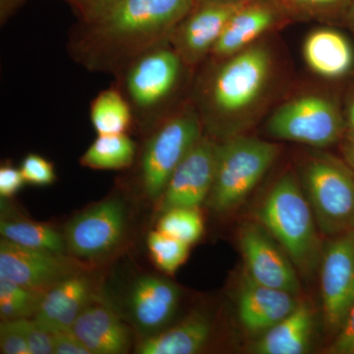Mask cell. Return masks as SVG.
Here are the masks:
<instances>
[{
  "label": "cell",
  "instance_id": "6da1fadb",
  "mask_svg": "<svg viewBox=\"0 0 354 354\" xmlns=\"http://www.w3.org/2000/svg\"><path fill=\"white\" fill-rule=\"evenodd\" d=\"M196 0H120L91 22L70 32V57L91 72L120 73L140 55L169 41Z\"/></svg>",
  "mask_w": 354,
  "mask_h": 354
},
{
  "label": "cell",
  "instance_id": "7a4b0ae2",
  "mask_svg": "<svg viewBox=\"0 0 354 354\" xmlns=\"http://www.w3.org/2000/svg\"><path fill=\"white\" fill-rule=\"evenodd\" d=\"M258 218L304 276L315 274L322 261L315 216L304 188L286 174L274 183L258 211Z\"/></svg>",
  "mask_w": 354,
  "mask_h": 354
},
{
  "label": "cell",
  "instance_id": "3957f363",
  "mask_svg": "<svg viewBox=\"0 0 354 354\" xmlns=\"http://www.w3.org/2000/svg\"><path fill=\"white\" fill-rule=\"evenodd\" d=\"M184 62L169 41L153 46L116 75V87L132 109L134 123L147 130L164 118V109L176 93Z\"/></svg>",
  "mask_w": 354,
  "mask_h": 354
},
{
  "label": "cell",
  "instance_id": "277c9868",
  "mask_svg": "<svg viewBox=\"0 0 354 354\" xmlns=\"http://www.w3.org/2000/svg\"><path fill=\"white\" fill-rule=\"evenodd\" d=\"M279 147L251 137L232 136L216 144L215 174L207 204L216 213L241 205L274 164Z\"/></svg>",
  "mask_w": 354,
  "mask_h": 354
},
{
  "label": "cell",
  "instance_id": "5b68a950",
  "mask_svg": "<svg viewBox=\"0 0 354 354\" xmlns=\"http://www.w3.org/2000/svg\"><path fill=\"white\" fill-rule=\"evenodd\" d=\"M141 156V181L150 199H160L176 167L201 138L197 113L183 109L165 114L150 129Z\"/></svg>",
  "mask_w": 354,
  "mask_h": 354
},
{
  "label": "cell",
  "instance_id": "8992f818",
  "mask_svg": "<svg viewBox=\"0 0 354 354\" xmlns=\"http://www.w3.org/2000/svg\"><path fill=\"white\" fill-rule=\"evenodd\" d=\"M302 185L321 234L335 237L354 230V174L328 157L312 158Z\"/></svg>",
  "mask_w": 354,
  "mask_h": 354
},
{
  "label": "cell",
  "instance_id": "52a82bcc",
  "mask_svg": "<svg viewBox=\"0 0 354 354\" xmlns=\"http://www.w3.org/2000/svg\"><path fill=\"white\" fill-rule=\"evenodd\" d=\"M271 67V55L263 46L253 44L230 57L209 83V109L225 118L252 106L264 91Z\"/></svg>",
  "mask_w": 354,
  "mask_h": 354
},
{
  "label": "cell",
  "instance_id": "ba28073f",
  "mask_svg": "<svg viewBox=\"0 0 354 354\" xmlns=\"http://www.w3.org/2000/svg\"><path fill=\"white\" fill-rule=\"evenodd\" d=\"M267 127L274 138L321 148L337 142L344 125L332 102L320 95H308L279 106L270 118Z\"/></svg>",
  "mask_w": 354,
  "mask_h": 354
},
{
  "label": "cell",
  "instance_id": "9c48e42d",
  "mask_svg": "<svg viewBox=\"0 0 354 354\" xmlns=\"http://www.w3.org/2000/svg\"><path fill=\"white\" fill-rule=\"evenodd\" d=\"M127 209L118 198L104 200L70 221L65 242L70 252L83 259H95L111 252L122 241Z\"/></svg>",
  "mask_w": 354,
  "mask_h": 354
},
{
  "label": "cell",
  "instance_id": "30bf717a",
  "mask_svg": "<svg viewBox=\"0 0 354 354\" xmlns=\"http://www.w3.org/2000/svg\"><path fill=\"white\" fill-rule=\"evenodd\" d=\"M324 321L337 334L354 300V230L333 237L321 261Z\"/></svg>",
  "mask_w": 354,
  "mask_h": 354
},
{
  "label": "cell",
  "instance_id": "8fae6325",
  "mask_svg": "<svg viewBox=\"0 0 354 354\" xmlns=\"http://www.w3.org/2000/svg\"><path fill=\"white\" fill-rule=\"evenodd\" d=\"M246 274L254 281L291 295L300 292L295 265L261 223H246L239 235Z\"/></svg>",
  "mask_w": 354,
  "mask_h": 354
},
{
  "label": "cell",
  "instance_id": "7c38bea8",
  "mask_svg": "<svg viewBox=\"0 0 354 354\" xmlns=\"http://www.w3.org/2000/svg\"><path fill=\"white\" fill-rule=\"evenodd\" d=\"M246 2H197V6L174 28L169 38L184 64H196L212 53L228 21Z\"/></svg>",
  "mask_w": 354,
  "mask_h": 354
},
{
  "label": "cell",
  "instance_id": "4fadbf2b",
  "mask_svg": "<svg viewBox=\"0 0 354 354\" xmlns=\"http://www.w3.org/2000/svg\"><path fill=\"white\" fill-rule=\"evenodd\" d=\"M76 272L74 263L62 253L27 248L4 239L0 241V278L46 291Z\"/></svg>",
  "mask_w": 354,
  "mask_h": 354
},
{
  "label": "cell",
  "instance_id": "5bb4252c",
  "mask_svg": "<svg viewBox=\"0 0 354 354\" xmlns=\"http://www.w3.org/2000/svg\"><path fill=\"white\" fill-rule=\"evenodd\" d=\"M216 147L201 137L176 171L162 194V213L172 208H199L208 199L215 174Z\"/></svg>",
  "mask_w": 354,
  "mask_h": 354
},
{
  "label": "cell",
  "instance_id": "9a60e30c",
  "mask_svg": "<svg viewBox=\"0 0 354 354\" xmlns=\"http://www.w3.org/2000/svg\"><path fill=\"white\" fill-rule=\"evenodd\" d=\"M300 301L297 295L261 285L245 274L237 297V311L248 334L260 335L290 314Z\"/></svg>",
  "mask_w": 354,
  "mask_h": 354
},
{
  "label": "cell",
  "instance_id": "2e32d148",
  "mask_svg": "<svg viewBox=\"0 0 354 354\" xmlns=\"http://www.w3.org/2000/svg\"><path fill=\"white\" fill-rule=\"evenodd\" d=\"M129 297L130 315L145 337L164 329L178 307L180 293L174 283L160 277H140Z\"/></svg>",
  "mask_w": 354,
  "mask_h": 354
},
{
  "label": "cell",
  "instance_id": "e0dca14e",
  "mask_svg": "<svg viewBox=\"0 0 354 354\" xmlns=\"http://www.w3.org/2000/svg\"><path fill=\"white\" fill-rule=\"evenodd\" d=\"M91 297L90 279L76 272L44 292L35 322L50 334L71 330Z\"/></svg>",
  "mask_w": 354,
  "mask_h": 354
},
{
  "label": "cell",
  "instance_id": "ac0fdd59",
  "mask_svg": "<svg viewBox=\"0 0 354 354\" xmlns=\"http://www.w3.org/2000/svg\"><path fill=\"white\" fill-rule=\"evenodd\" d=\"M71 330L91 354L125 353L131 342L130 330L120 317L102 304H88Z\"/></svg>",
  "mask_w": 354,
  "mask_h": 354
},
{
  "label": "cell",
  "instance_id": "d6986e66",
  "mask_svg": "<svg viewBox=\"0 0 354 354\" xmlns=\"http://www.w3.org/2000/svg\"><path fill=\"white\" fill-rule=\"evenodd\" d=\"M278 16V6L272 0L246 2L228 21L211 53L216 57H230L245 50L271 29Z\"/></svg>",
  "mask_w": 354,
  "mask_h": 354
},
{
  "label": "cell",
  "instance_id": "ffe728a7",
  "mask_svg": "<svg viewBox=\"0 0 354 354\" xmlns=\"http://www.w3.org/2000/svg\"><path fill=\"white\" fill-rule=\"evenodd\" d=\"M313 310L299 302L297 308L277 325L258 337L250 348L257 354H302L311 344L313 335Z\"/></svg>",
  "mask_w": 354,
  "mask_h": 354
},
{
  "label": "cell",
  "instance_id": "44dd1931",
  "mask_svg": "<svg viewBox=\"0 0 354 354\" xmlns=\"http://www.w3.org/2000/svg\"><path fill=\"white\" fill-rule=\"evenodd\" d=\"M208 317L193 312L169 329L144 337L136 348L140 354H194L201 351L211 335Z\"/></svg>",
  "mask_w": 354,
  "mask_h": 354
},
{
  "label": "cell",
  "instance_id": "7402d4cb",
  "mask_svg": "<svg viewBox=\"0 0 354 354\" xmlns=\"http://www.w3.org/2000/svg\"><path fill=\"white\" fill-rule=\"evenodd\" d=\"M304 55L310 69L324 78L346 75L354 62L353 46L348 39L330 29L312 32L305 39Z\"/></svg>",
  "mask_w": 354,
  "mask_h": 354
},
{
  "label": "cell",
  "instance_id": "603a6c76",
  "mask_svg": "<svg viewBox=\"0 0 354 354\" xmlns=\"http://www.w3.org/2000/svg\"><path fill=\"white\" fill-rule=\"evenodd\" d=\"M90 118L97 135L125 134L134 123L132 109L120 88H106L90 106Z\"/></svg>",
  "mask_w": 354,
  "mask_h": 354
},
{
  "label": "cell",
  "instance_id": "cb8c5ba5",
  "mask_svg": "<svg viewBox=\"0 0 354 354\" xmlns=\"http://www.w3.org/2000/svg\"><path fill=\"white\" fill-rule=\"evenodd\" d=\"M135 155L136 145L127 133L97 135L81 158V164L90 169L118 171L130 167Z\"/></svg>",
  "mask_w": 354,
  "mask_h": 354
},
{
  "label": "cell",
  "instance_id": "d4e9b609",
  "mask_svg": "<svg viewBox=\"0 0 354 354\" xmlns=\"http://www.w3.org/2000/svg\"><path fill=\"white\" fill-rule=\"evenodd\" d=\"M2 239L39 250L64 253L66 242L59 232L50 225L27 220H6L0 221Z\"/></svg>",
  "mask_w": 354,
  "mask_h": 354
},
{
  "label": "cell",
  "instance_id": "484cf974",
  "mask_svg": "<svg viewBox=\"0 0 354 354\" xmlns=\"http://www.w3.org/2000/svg\"><path fill=\"white\" fill-rule=\"evenodd\" d=\"M46 291L31 290L0 278V316L2 321L31 318L38 312Z\"/></svg>",
  "mask_w": 354,
  "mask_h": 354
},
{
  "label": "cell",
  "instance_id": "4316f807",
  "mask_svg": "<svg viewBox=\"0 0 354 354\" xmlns=\"http://www.w3.org/2000/svg\"><path fill=\"white\" fill-rule=\"evenodd\" d=\"M157 230L191 245L201 237L204 221L198 208H172L164 212Z\"/></svg>",
  "mask_w": 354,
  "mask_h": 354
},
{
  "label": "cell",
  "instance_id": "83f0119b",
  "mask_svg": "<svg viewBox=\"0 0 354 354\" xmlns=\"http://www.w3.org/2000/svg\"><path fill=\"white\" fill-rule=\"evenodd\" d=\"M151 257L158 269L174 274L187 259L189 244L156 230L147 239Z\"/></svg>",
  "mask_w": 354,
  "mask_h": 354
},
{
  "label": "cell",
  "instance_id": "f1b7e54d",
  "mask_svg": "<svg viewBox=\"0 0 354 354\" xmlns=\"http://www.w3.org/2000/svg\"><path fill=\"white\" fill-rule=\"evenodd\" d=\"M20 171L26 183L35 186L50 185L57 178L53 165L37 153H29L23 160Z\"/></svg>",
  "mask_w": 354,
  "mask_h": 354
},
{
  "label": "cell",
  "instance_id": "f546056e",
  "mask_svg": "<svg viewBox=\"0 0 354 354\" xmlns=\"http://www.w3.org/2000/svg\"><path fill=\"white\" fill-rule=\"evenodd\" d=\"M16 321L24 335L31 354L55 353L53 334L39 327L34 319L23 318Z\"/></svg>",
  "mask_w": 354,
  "mask_h": 354
},
{
  "label": "cell",
  "instance_id": "4dcf8cb0",
  "mask_svg": "<svg viewBox=\"0 0 354 354\" xmlns=\"http://www.w3.org/2000/svg\"><path fill=\"white\" fill-rule=\"evenodd\" d=\"M0 351L4 354H31L17 321H2L0 325Z\"/></svg>",
  "mask_w": 354,
  "mask_h": 354
},
{
  "label": "cell",
  "instance_id": "1f68e13d",
  "mask_svg": "<svg viewBox=\"0 0 354 354\" xmlns=\"http://www.w3.org/2000/svg\"><path fill=\"white\" fill-rule=\"evenodd\" d=\"M329 354H354V300L341 329L326 349Z\"/></svg>",
  "mask_w": 354,
  "mask_h": 354
},
{
  "label": "cell",
  "instance_id": "d6a6232c",
  "mask_svg": "<svg viewBox=\"0 0 354 354\" xmlns=\"http://www.w3.org/2000/svg\"><path fill=\"white\" fill-rule=\"evenodd\" d=\"M79 14L81 22H91L102 17L120 0H66Z\"/></svg>",
  "mask_w": 354,
  "mask_h": 354
},
{
  "label": "cell",
  "instance_id": "836d02e7",
  "mask_svg": "<svg viewBox=\"0 0 354 354\" xmlns=\"http://www.w3.org/2000/svg\"><path fill=\"white\" fill-rule=\"evenodd\" d=\"M53 335L55 354H91L71 330H60Z\"/></svg>",
  "mask_w": 354,
  "mask_h": 354
},
{
  "label": "cell",
  "instance_id": "e575fe53",
  "mask_svg": "<svg viewBox=\"0 0 354 354\" xmlns=\"http://www.w3.org/2000/svg\"><path fill=\"white\" fill-rule=\"evenodd\" d=\"M26 183L20 169L12 165H6L0 167V195L1 197L14 196Z\"/></svg>",
  "mask_w": 354,
  "mask_h": 354
},
{
  "label": "cell",
  "instance_id": "d590c367",
  "mask_svg": "<svg viewBox=\"0 0 354 354\" xmlns=\"http://www.w3.org/2000/svg\"><path fill=\"white\" fill-rule=\"evenodd\" d=\"M286 6L304 12H322L333 10L346 4L348 0H279Z\"/></svg>",
  "mask_w": 354,
  "mask_h": 354
},
{
  "label": "cell",
  "instance_id": "8d00e7d4",
  "mask_svg": "<svg viewBox=\"0 0 354 354\" xmlns=\"http://www.w3.org/2000/svg\"><path fill=\"white\" fill-rule=\"evenodd\" d=\"M346 157L348 158L349 164H351L354 169V136L351 141L349 142L348 148H346Z\"/></svg>",
  "mask_w": 354,
  "mask_h": 354
},
{
  "label": "cell",
  "instance_id": "74e56055",
  "mask_svg": "<svg viewBox=\"0 0 354 354\" xmlns=\"http://www.w3.org/2000/svg\"><path fill=\"white\" fill-rule=\"evenodd\" d=\"M348 120L349 127H351V131H353L354 136V100L353 102H351V106H349Z\"/></svg>",
  "mask_w": 354,
  "mask_h": 354
},
{
  "label": "cell",
  "instance_id": "f35d334b",
  "mask_svg": "<svg viewBox=\"0 0 354 354\" xmlns=\"http://www.w3.org/2000/svg\"><path fill=\"white\" fill-rule=\"evenodd\" d=\"M201 1H207V0H196V2H201ZM223 1L241 2V1H251V0H223Z\"/></svg>",
  "mask_w": 354,
  "mask_h": 354
},
{
  "label": "cell",
  "instance_id": "ab89813d",
  "mask_svg": "<svg viewBox=\"0 0 354 354\" xmlns=\"http://www.w3.org/2000/svg\"><path fill=\"white\" fill-rule=\"evenodd\" d=\"M351 21H353V25H354V2H353V6H351Z\"/></svg>",
  "mask_w": 354,
  "mask_h": 354
}]
</instances>
